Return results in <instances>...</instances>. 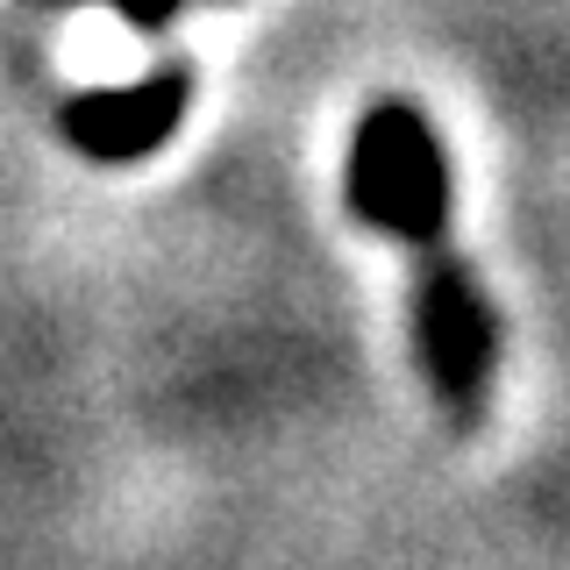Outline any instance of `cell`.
Segmentation results:
<instances>
[{"mask_svg": "<svg viewBox=\"0 0 570 570\" xmlns=\"http://www.w3.org/2000/svg\"><path fill=\"white\" fill-rule=\"evenodd\" d=\"M343 193L371 236L414 249V299H406L414 364L450 428H478L492 406L507 335H499V307L485 299L471 257L456 249V178L421 100L385 94L356 115Z\"/></svg>", "mask_w": 570, "mask_h": 570, "instance_id": "1", "label": "cell"}, {"mask_svg": "<svg viewBox=\"0 0 570 570\" xmlns=\"http://www.w3.org/2000/svg\"><path fill=\"white\" fill-rule=\"evenodd\" d=\"M186 100H193V71L157 65L136 86H94V94H79L65 107V136L94 165H142L150 150H165L178 136Z\"/></svg>", "mask_w": 570, "mask_h": 570, "instance_id": "2", "label": "cell"}, {"mask_svg": "<svg viewBox=\"0 0 570 570\" xmlns=\"http://www.w3.org/2000/svg\"><path fill=\"white\" fill-rule=\"evenodd\" d=\"M107 8H115V14H121V22H129V29L157 36V29H171L178 14L193 8V0H107Z\"/></svg>", "mask_w": 570, "mask_h": 570, "instance_id": "3", "label": "cell"}, {"mask_svg": "<svg viewBox=\"0 0 570 570\" xmlns=\"http://www.w3.org/2000/svg\"><path fill=\"white\" fill-rule=\"evenodd\" d=\"M43 8H79V0H43Z\"/></svg>", "mask_w": 570, "mask_h": 570, "instance_id": "4", "label": "cell"}]
</instances>
